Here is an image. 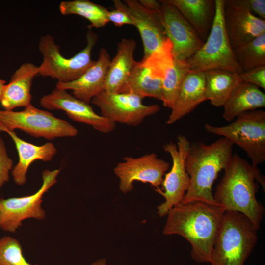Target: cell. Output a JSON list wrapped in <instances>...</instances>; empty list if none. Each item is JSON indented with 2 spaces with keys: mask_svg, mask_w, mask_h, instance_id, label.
Listing matches in <instances>:
<instances>
[{
  "mask_svg": "<svg viewBox=\"0 0 265 265\" xmlns=\"http://www.w3.org/2000/svg\"><path fill=\"white\" fill-rule=\"evenodd\" d=\"M225 212L219 206L205 202L180 203L167 214L162 233L183 237L191 245L190 255L194 261L210 263Z\"/></svg>",
  "mask_w": 265,
  "mask_h": 265,
  "instance_id": "cell-1",
  "label": "cell"
},
{
  "mask_svg": "<svg viewBox=\"0 0 265 265\" xmlns=\"http://www.w3.org/2000/svg\"><path fill=\"white\" fill-rule=\"evenodd\" d=\"M224 171L213 195L216 205L225 211L243 214L259 229L265 208L258 201L256 194L259 184L265 190L264 176L257 167L253 166L237 154L232 155Z\"/></svg>",
  "mask_w": 265,
  "mask_h": 265,
  "instance_id": "cell-2",
  "label": "cell"
},
{
  "mask_svg": "<svg viewBox=\"0 0 265 265\" xmlns=\"http://www.w3.org/2000/svg\"><path fill=\"white\" fill-rule=\"evenodd\" d=\"M233 146L224 137L210 144L199 141L191 143L185 162L190 185L181 203L202 202L217 205L212 193V185L230 161Z\"/></svg>",
  "mask_w": 265,
  "mask_h": 265,
  "instance_id": "cell-3",
  "label": "cell"
},
{
  "mask_svg": "<svg viewBox=\"0 0 265 265\" xmlns=\"http://www.w3.org/2000/svg\"><path fill=\"white\" fill-rule=\"evenodd\" d=\"M258 230L243 214L225 211L210 263L211 265H244L257 243Z\"/></svg>",
  "mask_w": 265,
  "mask_h": 265,
  "instance_id": "cell-4",
  "label": "cell"
},
{
  "mask_svg": "<svg viewBox=\"0 0 265 265\" xmlns=\"http://www.w3.org/2000/svg\"><path fill=\"white\" fill-rule=\"evenodd\" d=\"M211 134L221 136L242 149L254 167L265 161V111L258 109L244 112L223 126L205 124Z\"/></svg>",
  "mask_w": 265,
  "mask_h": 265,
  "instance_id": "cell-5",
  "label": "cell"
},
{
  "mask_svg": "<svg viewBox=\"0 0 265 265\" xmlns=\"http://www.w3.org/2000/svg\"><path fill=\"white\" fill-rule=\"evenodd\" d=\"M98 39L91 28L86 34V46L70 58L63 56L54 38L49 34L41 37L39 50L43 61L38 66V74L56 79L58 82L67 83L81 76L95 62L91 59V52Z\"/></svg>",
  "mask_w": 265,
  "mask_h": 265,
  "instance_id": "cell-6",
  "label": "cell"
},
{
  "mask_svg": "<svg viewBox=\"0 0 265 265\" xmlns=\"http://www.w3.org/2000/svg\"><path fill=\"white\" fill-rule=\"evenodd\" d=\"M215 15L209 35L202 46L186 62L189 69H218L240 74L227 36L223 17L224 0H215Z\"/></svg>",
  "mask_w": 265,
  "mask_h": 265,
  "instance_id": "cell-7",
  "label": "cell"
},
{
  "mask_svg": "<svg viewBox=\"0 0 265 265\" xmlns=\"http://www.w3.org/2000/svg\"><path fill=\"white\" fill-rule=\"evenodd\" d=\"M21 130L36 138L48 140L76 136L77 129L67 121L31 104L20 111L0 109V132Z\"/></svg>",
  "mask_w": 265,
  "mask_h": 265,
  "instance_id": "cell-8",
  "label": "cell"
},
{
  "mask_svg": "<svg viewBox=\"0 0 265 265\" xmlns=\"http://www.w3.org/2000/svg\"><path fill=\"white\" fill-rule=\"evenodd\" d=\"M60 171L59 169L43 171L42 186L32 195L0 198V229L4 232L13 233L26 219H44L46 213L42 206L43 195L57 182Z\"/></svg>",
  "mask_w": 265,
  "mask_h": 265,
  "instance_id": "cell-9",
  "label": "cell"
},
{
  "mask_svg": "<svg viewBox=\"0 0 265 265\" xmlns=\"http://www.w3.org/2000/svg\"><path fill=\"white\" fill-rule=\"evenodd\" d=\"M190 144L186 136L179 135L177 137L176 144L169 142L163 146L164 151L171 158L172 165L170 171L164 175L161 188L154 189L165 200L157 207L159 217L166 216L171 209L180 203L189 188L190 178L185 162Z\"/></svg>",
  "mask_w": 265,
  "mask_h": 265,
  "instance_id": "cell-10",
  "label": "cell"
},
{
  "mask_svg": "<svg viewBox=\"0 0 265 265\" xmlns=\"http://www.w3.org/2000/svg\"><path fill=\"white\" fill-rule=\"evenodd\" d=\"M143 98L132 93L104 91L94 97L91 103L100 109L102 116L115 122L136 126L144 119L158 112L156 104L146 105Z\"/></svg>",
  "mask_w": 265,
  "mask_h": 265,
  "instance_id": "cell-11",
  "label": "cell"
},
{
  "mask_svg": "<svg viewBox=\"0 0 265 265\" xmlns=\"http://www.w3.org/2000/svg\"><path fill=\"white\" fill-rule=\"evenodd\" d=\"M169 164L155 153L137 158L125 157L114 167V174L119 180V188L123 193L132 191L135 181L149 184L154 189L160 188Z\"/></svg>",
  "mask_w": 265,
  "mask_h": 265,
  "instance_id": "cell-12",
  "label": "cell"
},
{
  "mask_svg": "<svg viewBox=\"0 0 265 265\" xmlns=\"http://www.w3.org/2000/svg\"><path fill=\"white\" fill-rule=\"evenodd\" d=\"M159 16L167 37L171 41L174 59L186 61L203 45L196 32L169 0H159Z\"/></svg>",
  "mask_w": 265,
  "mask_h": 265,
  "instance_id": "cell-13",
  "label": "cell"
},
{
  "mask_svg": "<svg viewBox=\"0 0 265 265\" xmlns=\"http://www.w3.org/2000/svg\"><path fill=\"white\" fill-rule=\"evenodd\" d=\"M41 106L49 110H62L72 120L91 126L97 131L108 133L113 131L116 123L97 114L92 106L66 90L55 88L51 93L43 96Z\"/></svg>",
  "mask_w": 265,
  "mask_h": 265,
  "instance_id": "cell-14",
  "label": "cell"
},
{
  "mask_svg": "<svg viewBox=\"0 0 265 265\" xmlns=\"http://www.w3.org/2000/svg\"><path fill=\"white\" fill-rule=\"evenodd\" d=\"M123 2L134 26L139 31L143 46L142 59L149 57L160 48L167 41L159 11L146 8L137 0H125Z\"/></svg>",
  "mask_w": 265,
  "mask_h": 265,
  "instance_id": "cell-15",
  "label": "cell"
},
{
  "mask_svg": "<svg viewBox=\"0 0 265 265\" xmlns=\"http://www.w3.org/2000/svg\"><path fill=\"white\" fill-rule=\"evenodd\" d=\"M111 61L107 51L100 49L99 57L79 78L67 82H57L56 88L71 90L73 95L88 104L92 99L104 91L106 78Z\"/></svg>",
  "mask_w": 265,
  "mask_h": 265,
  "instance_id": "cell-16",
  "label": "cell"
},
{
  "mask_svg": "<svg viewBox=\"0 0 265 265\" xmlns=\"http://www.w3.org/2000/svg\"><path fill=\"white\" fill-rule=\"evenodd\" d=\"M223 17L226 32L233 49L265 32V20L225 3Z\"/></svg>",
  "mask_w": 265,
  "mask_h": 265,
  "instance_id": "cell-17",
  "label": "cell"
},
{
  "mask_svg": "<svg viewBox=\"0 0 265 265\" xmlns=\"http://www.w3.org/2000/svg\"><path fill=\"white\" fill-rule=\"evenodd\" d=\"M204 71L189 69L186 73L166 123L172 124L193 111L207 100Z\"/></svg>",
  "mask_w": 265,
  "mask_h": 265,
  "instance_id": "cell-18",
  "label": "cell"
},
{
  "mask_svg": "<svg viewBox=\"0 0 265 265\" xmlns=\"http://www.w3.org/2000/svg\"><path fill=\"white\" fill-rule=\"evenodd\" d=\"M38 74V66L31 63L22 64L6 84L0 100L4 110H13L31 105V87L34 77Z\"/></svg>",
  "mask_w": 265,
  "mask_h": 265,
  "instance_id": "cell-19",
  "label": "cell"
},
{
  "mask_svg": "<svg viewBox=\"0 0 265 265\" xmlns=\"http://www.w3.org/2000/svg\"><path fill=\"white\" fill-rule=\"evenodd\" d=\"M5 132L13 141L19 157L18 162L13 166L11 174L14 182L22 186L26 182V174L30 165L38 160H51L56 154L57 149L52 142L37 146L20 138L14 131Z\"/></svg>",
  "mask_w": 265,
  "mask_h": 265,
  "instance_id": "cell-20",
  "label": "cell"
},
{
  "mask_svg": "<svg viewBox=\"0 0 265 265\" xmlns=\"http://www.w3.org/2000/svg\"><path fill=\"white\" fill-rule=\"evenodd\" d=\"M136 47V43L132 38H123L118 43L108 68L104 91L119 92L136 62L134 58Z\"/></svg>",
  "mask_w": 265,
  "mask_h": 265,
  "instance_id": "cell-21",
  "label": "cell"
},
{
  "mask_svg": "<svg viewBox=\"0 0 265 265\" xmlns=\"http://www.w3.org/2000/svg\"><path fill=\"white\" fill-rule=\"evenodd\" d=\"M192 26L204 43L212 27L216 11L215 0H169Z\"/></svg>",
  "mask_w": 265,
  "mask_h": 265,
  "instance_id": "cell-22",
  "label": "cell"
},
{
  "mask_svg": "<svg viewBox=\"0 0 265 265\" xmlns=\"http://www.w3.org/2000/svg\"><path fill=\"white\" fill-rule=\"evenodd\" d=\"M223 106V118L232 122L242 113L265 107V95L257 86L241 81Z\"/></svg>",
  "mask_w": 265,
  "mask_h": 265,
  "instance_id": "cell-23",
  "label": "cell"
},
{
  "mask_svg": "<svg viewBox=\"0 0 265 265\" xmlns=\"http://www.w3.org/2000/svg\"><path fill=\"white\" fill-rule=\"evenodd\" d=\"M120 93L162 100V79L142 60L136 62Z\"/></svg>",
  "mask_w": 265,
  "mask_h": 265,
  "instance_id": "cell-24",
  "label": "cell"
},
{
  "mask_svg": "<svg viewBox=\"0 0 265 265\" xmlns=\"http://www.w3.org/2000/svg\"><path fill=\"white\" fill-rule=\"evenodd\" d=\"M207 100L216 107L223 106L235 88L242 81L238 74L213 69L205 71Z\"/></svg>",
  "mask_w": 265,
  "mask_h": 265,
  "instance_id": "cell-25",
  "label": "cell"
},
{
  "mask_svg": "<svg viewBox=\"0 0 265 265\" xmlns=\"http://www.w3.org/2000/svg\"><path fill=\"white\" fill-rule=\"evenodd\" d=\"M59 9L63 15H78L87 19L91 23L88 27H102L109 22V10L88 0L63 1L60 2Z\"/></svg>",
  "mask_w": 265,
  "mask_h": 265,
  "instance_id": "cell-26",
  "label": "cell"
},
{
  "mask_svg": "<svg viewBox=\"0 0 265 265\" xmlns=\"http://www.w3.org/2000/svg\"><path fill=\"white\" fill-rule=\"evenodd\" d=\"M233 52L242 71L265 65V32L234 48Z\"/></svg>",
  "mask_w": 265,
  "mask_h": 265,
  "instance_id": "cell-27",
  "label": "cell"
},
{
  "mask_svg": "<svg viewBox=\"0 0 265 265\" xmlns=\"http://www.w3.org/2000/svg\"><path fill=\"white\" fill-rule=\"evenodd\" d=\"M189 69L186 61L174 59L164 72L162 78V100L163 106L172 109L177 99L183 79Z\"/></svg>",
  "mask_w": 265,
  "mask_h": 265,
  "instance_id": "cell-28",
  "label": "cell"
},
{
  "mask_svg": "<svg viewBox=\"0 0 265 265\" xmlns=\"http://www.w3.org/2000/svg\"><path fill=\"white\" fill-rule=\"evenodd\" d=\"M0 265H36L27 262L22 247L15 238L9 236L0 238Z\"/></svg>",
  "mask_w": 265,
  "mask_h": 265,
  "instance_id": "cell-29",
  "label": "cell"
},
{
  "mask_svg": "<svg viewBox=\"0 0 265 265\" xmlns=\"http://www.w3.org/2000/svg\"><path fill=\"white\" fill-rule=\"evenodd\" d=\"M225 4L240 9L265 20V0H224Z\"/></svg>",
  "mask_w": 265,
  "mask_h": 265,
  "instance_id": "cell-30",
  "label": "cell"
},
{
  "mask_svg": "<svg viewBox=\"0 0 265 265\" xmlns=\"http://www.w3.org/2000/svg\"><path fill=\"white\" fill-rule=\"evenodd\" d=\"M113 2L115 9L108 11L107 14L108 22L113 23L117 26L124 25H133L132 21L126 9L124 2L119 0H113Z\"/></svg>",
  "mask_w": 265,
  "mask_h": 265,
  "instance_id": "cell-31",
  "label": "cell"
},
{
  "mask_svg": "<svg viewBox=\"0 0 265 265\" xmlns=\"http://www.w3.org/2000/svg\"><path fill=\"white\" fill-rule=\"evenodd\" d=\"M13 167V161L9 157L4 142L0 136V190L8 181Z\"/></svg>",
  "mask_w": 265,
  "mask_h": 265,
  "instance_id": "cell-32",
  "label": "cell"
},
{
  "mask_svg": "<svg viewBox=\"0 0 265 265\" xmlns=\"http://www.w3.org/2000/svg\"><path fill=\"white\" fill-rule=\"evenodd\" d=\"M239 75L242 81L265 89V65L243 71Z\"/></svg>",
  "mask_w": 265,
  "mask_h": 265,
  "instance_id": "cell-33",
  "label": "cell"
},
{
  "mask_svg": "<svg viewBox=\"0 0 265 265\" xmlns=\"http://www.w3.org/2000/svg\"><path fill=\"white\" fill-rule=\"evenodd\" d=\"M140 3L147 9L159 11L161 7V3L159 0H139Z\"/></svg>",
  "mask_w": 265,
  "mask_h": 265,
  "instance_id": "cell-34",
  "label": "cell"
},
{
  "mask_svg": "<svg viewBox=\"0 0 265 265\" xmlns=\"http://www.w3.org/2000/svg\"><path fill=\"white\" fill-rule=\"evenodd\" d=\"M91 265H107L106 259L105 258L99 259L93 262Z\"/></svg>",
  "mask_w": 265,
  "mask_h": 265,
  "instance_id": "cell-35",
  "label": "cell"
},
{
  "mask_svg": "<svg viewBox=\"0 0 265 265\" xmlns=\"http://www.w3.org/2000/svg\"><path fill=\"white\" fill-rule=\"evenodd\" d=\"M5 84L6 81L4 80L0 79V100Z\"/></svg>",
  "mask_w": 265,
  "mask_h": 265,
  "instance_id": "cell-36",
  "label": "cell"
}]
</instances>
